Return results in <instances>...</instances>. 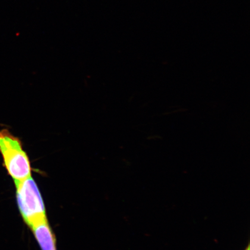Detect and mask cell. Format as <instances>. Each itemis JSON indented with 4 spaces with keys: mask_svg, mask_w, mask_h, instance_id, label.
<instances>
[{
    "mask_svg": "<svg viewBox=\"0 0 250 250\" xmlns=\"http://www.w3.org/2000/svg\"><path fill=\"white\" fill-rule=\"evenodd\" d=\"M0 154L3 167L14 182L31 176L30 159L22 142L7 129L0 130Z\"/></svg>",
    "mask_w": 250,
    "mask_h": 250,
    "instance_id": "6da1fadb",
    "label": "cell"
},
{
    "mask_svg": "<svg viewBox=\"0 0 250 250\" xmlns=\"http://www.w3.org/2000/svg\"><path fill=\"white\" fill-rule=\"evenodd\" d=\"M14 183L19 210L27 226L30 228L46 220L44 203L33 178L30 176Z\"/></svg>",
    "mask_w": 250,
    "mask_h": 250,
    "instance_id": "7a4b0ae2",
    "label": "cell"
},
{
    "mask_svg": "<svg viewBox=\"0 0 250 250\" xmlns=\"http://www.w3.org/2000/svg\"><path fill=\"white\" fill-rule=\"evenodd\" d=\"M30 229L42 250H57L55 236L47 219L34 225Z\"/></svg>",
    "mask_w": 250,
    "mask_h": 250,
    "instance_id": "3957f363",
    "label": "cell"
},
{
    "mask_svg": "<svg viewBox=\"0 0 250 250\" xmlns=\"http://www.w3.org/2000/svg\"><path fill=\"white\" fill-rule=\"evenodd\" d=\"M246 250H249V248H248Z\"/></svg>",
    "mask_w": 250,
    "mask_h": 250,
    "instance_id": "277c9868",
    "label": "cell"
}]
</instances>
